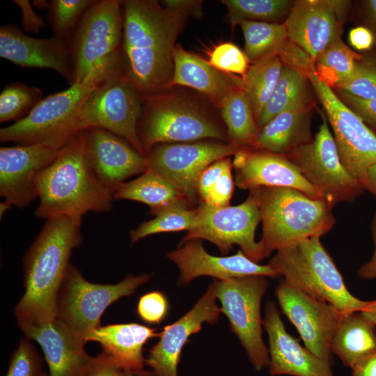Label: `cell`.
Listing matches in <instances>:
<instances>
[{
    "label": "cell",
    "mask_w": 376,
    "mask_h": 376,
    "mask_svg": "<svg viewBox=\"0 0 376 376\" xmlns=\"http://www.w3.org/2000/svg\"><path fill=\"white\" fill-rule=\"evenodd\" d=\"M219 109L229 142L243 148H257L260 130L243 86L233 90Z\"/></svg>",
    "instance_id": "obj_31"
},
{
    "label": "cell",
    "mask_w": 376,
    "mask_h": 376,
    "mask_svg": "<svg viewBox=\"0 0 376 376\" xmlns=\"http://www.w3.org/2000/svg\"><path fill=\"white\" fill-rule=\"evenodd\" d=\"M0 56L24 68H49L55 70L74 84L70 41L53 36L33 38L17 26L0 27Z\"/></svg>",
    "instance_id": "obj_21"
},
{
    "label": "cell",
    "mask_w": 376,
    "mask_h": 376,
    "mask_svg": "<svg viewBox=\"0 0 376 376\" xmlns=\"http://www.w3.org/2000/svg\"><path fill=\"white\" fill-rule=\"evenodd\" d=\"M123 71L141 95L168 91L176 40L188 16L155 0L121 1Z\"/></svg>",
    "instance_id": "obj_1"
},
{
    "label": "cell",
    "mask_w": 376,
    "mask_h": 376,
    "mask_svg": "<svg viewBox=\"0 0 376 376\" xmlns=\"http://www.w3.org/2000/svg\"><path fill=\"white\" fill-rule=\"evenodd\" d=\"M123 23L121 1H95L87 10L70 40L74 84L123 70Z\"/></svg>",
    "instance_id": "obj_6"
},
{
    "label": "cell",
    "mask_w": 376,
    "mask_h": 376,
    "mask_svg": "<svg viewBox=\"0 0 376 376\" xmlns=\"http://www.w3.org/2000/svg\"><path fill=\"white\" fill-rule=\"evenodd\" d=\"M233 169L226 170L217 180L203 203L215 207L229 205L235 184L232 174Z\"/></svg>",
    "instance_id": "obj_47"
},
{
    "label": "cell",
    "mask_w": 376,
    "mask_h": 376,
    "mask_svg": "<svg viewBox=\"0 0 376 376\" xmlns=\"http://www.w3.org/2000/svg\"><path fill=\"white\" fill-rule=\"evenodd\" d=\"M42 99V92L37 87L19 81L7 85L0 94V122L22 120Z\"/></svg>",
    "instance_id": "obj_38"
},
{
    "label": "cell",
    "mask_w": 376,
    "mask_h": 376,
    "mask_svg": "<svg viewBox=\"0 0 376 376\" xmlns=\"http://www.w3.org/2000/svg\"><path fill=\"white\" fill-rule=\"evenodd\" d=\"M349 41L351 45L359 51H370L375 43L373 33L365 26L352 29L349 33Z\"/></svg>",
    "instance_id": "obj_50"
},
{
    "label": "cell",
    "mask_w": 376,
    "mask_h": 376,
    "mask_svg": "<svg viewBox=\"0 0 376 376\" xmlns=\"http://www.w3.org/2000/svg\"><path fill=\"white\" fill-rule=\"evenodd\" d=\"M113 198L143 203L150 207L152 215L176 200L185 199L173 185L148 169L135 179L119 185Z\"/></svg>",
    "instance_id": "obj_32"
},
{
    "label": "cell",
    "mask_w": 376,
    "mask_h": 376,
    "mask_svg": "<svg viewBox=\"0 0 376 376\" xmlns=\"http://www.w3.org/2000/svg\"><path fill=\"white\" fill-rule=\"evenodd\" d=\"M283 63L277 54L249 66L243 79V88L249 97L253 113L258 119L280 77Z\"/></svg>",
    "instance_id": "obj_34"
},
{
    "label": "cell",
    "mask_w": 376,
    "mask_h": 376,
    "mask_svg": "<svg viewBox=\"0 0 376 376\" xmlns=\"http://www.w3.org/2000/svg\"><path fill=\"white\" fill-rule=\"evenodd\" d=\"M362 312L376 324V300L370 301L369 304Z\"/></svg>",
    "instance_id": "obj_56"
},
{
    "label": "cell",
    "mask_w": 376,
    "mask_h": 376,
    "mask_svg": "<svg viewBox=\"0 0 376 376\" xmlns=\"http://www.w3.org/2000/svg\"><path fill=\"white\" fill-rule=\"evenodd\" d=\"M124 372L113 358L102 350L93 357L84 376H122Z\"/></svg>",
    "instance_id": "obj_48"
},
{
    "label": "cell",
    "mask_w": 376,
    "mask_h": 376,
    "mask_svg": "<svg viewBox=\"0 0 376 376\" xmlns=\"http://www.w3.org/2000/svg\"><path fill=\"white\" fill-rule=\"evenodd\" d=\"M143 106V96L122 70L91 90L80 107L79 122L81 130L97 127L125 139L146 158L139 136Z\"/></svg>",
    "instance_id": "obj_10"
},
{
    "label": "cell",
    "mask_w": 376,
    "mask_h": 376,
    "mask_svg": "<svg viewBox=\"0 0 376 376\" xmlns=\"http://www.w3.org/2000/svg\"><path fill=\"white\" fill-rule=\"evenodd\" d=\"M361 14L365 26L368 28L376 38V0H366L361 3Z\"/></svg>",
    "instance_id": "obj_53"
},
{
    "label": "cell",
    "mask_w": 376,
    "mask_h": 376,
    "mask_svg": "<svg viewBox=\"0 0 376 376\" xmlns=\"http://www.w3.org/2000/svg\"><path fill=\"white\" fill-rule=\"evenodd\" d=\"M168 91L143 97L139 136L146 154L159 143L206 139L229 142L226 129L206 109L191 98Z\"/></svg>",
    "instance_id": "obj_7"
},
{
    "label": "cell",
    "mask_w": 376,
    "mask_h": 376,
    "mask_svg": "<svg viewBox=\"0 0 376 376\" xmlns=\"http://www.w3.org/2000/svg\"><path fill=\"white\" fill-rule=\"evenodd\" d=\"M260 221L257 201L250 192L243 203L235 206L215 207L200 202L195 225L180 245L192 240H205L227 254L237 244L245 256L258 263L262 258L255 234Z\"/></svg>",
    "instance_id": "obj_14"
},
{
    "label": "cell",
    "mask_w": 376,
    "mask_h": 376,
    "mask_svg": "<svg viewBox=\"0 0 376 376\" xmlns=\"http://www.w3.org/2000/svg\"><path fill=\"white\" fill-rule=\"evenodd\" d=\"M208 63L221 72L240 75L242 77L249 68V61L244 52L229 42L215 46L210 54Z\"/></svg>",
    "instance_id": "obj_41"
},
{
    "label": "cell",
    "mask_w": 376,
    "mask_h": 376,
    "mask_svg": "<svg viewBox=\"0 0 376 376\" xmlns=\"http://www.w3.org/2000/svg\"><path fill=\"white\" fill-rule=\"evenodd\" d=\"M26 338L38 343L49 368L48 376H84L93 357L85 343L60 320L37 323L17 319Z\"/></svg>",
    "instance_id": "obj_23"
},
{
    "label": "cell",
    "mask_w": 376,
    "mask_h": 376,
    "mask_svg": "<svg viewBox=\"0 0 376 376\" xmlns=\"http://www.w3.org/2000/svg\"><path fill=\"white\" fill-rule=\"evenodd\" d=\"M314 104L283 111L269 121L259 132L257 148L286 155L311 143V116Z\"/></svg>",
    "instance_id": "obj_28"
},
{
    "label": "cell",
    "mask_w": 376,
    "mask_h": 376,
    "mask_svg": "<svg viewBox=\"0 0 376 376\" xmlns=\"http://www.w3.org/2000/svg\"><path fill=\"white\" fill-rule=\"evenodd\" d=\"M226 19L232 25L242 21L283 24L295 4L288 0H224Z\"/></svg>",
    "instance_id": "obj_36"
},
{
    "label": "cell",
    "mask_w": 376,
    "mask_h": 376,
    "mask_svg": "<svg viewBox=\"0 0 376 376\" xmlns=\"http://www.w3.org/2000/svg\"><path fill=\"white\" fill-rule=\"evenodd\" d=\"M335 89L363 99H376V52L361 54L352 75Z\"/></svg>",
    "instance_id": "obj_40"
},
{
    "label": "cell",
    "mask_w": 376,
    "mask_h": 376,
    "mask_svg": "<svg viewBox=\"0 0 376 376\" xmlns=\"http://www.w3.org/2000/svg\"><path fill=\"white\" fill-rule=\"evenodd\" d=\"M36 185L40 201L36 215L40 218L82 217L88 212H104L112 208V193L86 162L82 131L74 135L38 173Z\"/></svg>",
    "instance_id": "obj_3"
},
{
    "label": "cell",
    "mask_w": 376,
    "mask_h": 376,
    "mask_svg": "<svg viewBox=\"0 0 376 376\" xmlns=\"http://www.w3.org/2000/svg\"><path fill=\"white\" fill-rule=\"evenodd\" d=\"M361 183L365 190L369 191L376 196V163L372 164L367 169L366 175Z\"/></svg>",
    "instance_id": "obj_55"
},
{
    "label": "cell",
    "mask_w": 376,
    "mask_h": 376,
    "mask_svg": "<svg viewBox=\"0 0 376 376\" xmlns=\"http://www.w3.org/2000/svg\"><path fill=\"white\" fill-rule=\"evenodd\" d=\"M180 269L179 283L185 285L201 276H210L219 281L249 275L276 278L281 276L268 264L259 265L240 250L230 256L209 254L201 240H189L166 254Z\"/></svg>",
    "instance_id": "obj_24"
},
{
    "label": "cell",
    "mask_w": 376,
    "mask_h": 376,
    "mask_svg": "<svg viewBox=\"0 0 376 376\" xmlns=\"http://www.w3.org/2000/svg\"><path fill=\"white\" fill-rule=\"evenodd\" d=\"M155 329L137 323L100 326L86 337V342L95 341L110 355L125 372L145 376L146 359L143 346L151 338L159 336Z\"/></svg>",
    "instance_id": "obj_27"
},
{
    "label": "cell",
    "mask_w": 376,
    "mask_h": 376,
    "mask_svg": "<svg viewBox=\"0 0 376 376\" xmlns=\"http://www.w3.org/2000/svg\"><path fill=\"white\" fill-rule=\"evenodd\" d=\"M33 4L37 7L38 9H45L48 8L49 3L44 0H35L33 1Z\"/></svg>",
    "instance_id": "obj_57"
},
{
    "label": "cell",
    "mask_w": 376,
    "mask_h": 376,
    "mask_svg": "<svg viewBox=\"0 0 376 376\" xmlns=\"http://www.w3.org/2000/svg\"><path fill=\"white\" fill-rule=\"evenodd\" d=\"M372 235L375 249L372 258L362 265L358 270V275L363 279H376V211L372 223Z\"/></svg>",
    "instance_id": "obj_52"
},
{
    "label": "cell",
    "mask_w": 376,
    "mask_h": 376,
    "mask_svg": "<svg viewBox=\"0 0 376 376\" xmlns=\"http://www.w3.org/2000/svg\"><path fill=\"white\" fill-rule=\"evenodd\" d=\"M215 294L231 330L245 349L257 370L269 366V350L263 340L260 305L267 287V276L249 275L215 280Z\"/></svg>",
    "instance_id": "obj_12"
},
{
    "label": "cell",
    "mask_w": 376,
    "mask_h": 376,
    "mask_svg": "<svg viewBox=\"0 0 376 376\" xmlns=\"http://www.w3.org/2000/svg\"><path fill=\"white\" fill-rule=\"evenodd\" d=\"M95 1L52 0L48 5V20L54 36L70 41L87 10Z\"/></svg>",
    "instance_id": "obj_39"
},
{
    "label": "cell",
    "mask_w": 376,
    "mask_h": 376,
    "mask_svg": "<svg viewBox=\"0 0 376 376\" xmlns=\"http://www.w3.org/2000/svg\"><path fill=\"white\" fill-rule=\"evenodd\" d=\"M263 324L268 335L272 376H334L330 363L300 345L286 331L273 301L266 305Z\"/></svg>",
    "instance_id": "obj_25"
},
{
    "label": "cell",
    "mask_w": 376,
    "mask_h": 376,
    "mask_svg": "<svg viewBox=\"0 0 376 376\" xmlns=\"http://www.w3.org/2000/svg\"><path fill=\"white\" fill-rule=\"evenodd\" d=\"M104 80L91 75L83 82L43 98L26 117L1 128V142L47 143L62 148L82 131L78 118L80 107L91 90Z\"/></svg>",
    "instance_id": "obj_8"
},
{
    "label": "cell",
    "mask_w": 376,
    "mask_h": 376,
    "mask_svg": "<svg viewBox=\"0 0 376 376\" xmlns=\"http://www.w3.org/2000/svg\"><path fill=\"white\" fill-rule=\"evenodd\" d=\"M161 3L165 8L199 17L203 13V1L194 0H165Z\"/></svg>",
    "instance_id": "obj_51"
},
{
    "label": "cell",
    "mask_w": 376,
    "mask_h": 376,
    "mask_svg": "<svg viewBox=\"0 0 376 376\" xmlns=\"http://www.w3.org/2000/svg\"><path fill=\"white\" fill-rule=\"evenodd\" d=\"M122 376H135V375L131 373L124 372Z\"/></svg>",
    "instance_id": "obj_59"
},
{
    "label": "cell",
    "mask_w": 376,
    "mask_h": 376,
    "mask_svg": "<svg viewBox=\"0 0 376 376\" xmlns=\"http://www.w3.org/2000/svg\"><path fill=\"white\" fill-rule=\"evenodd\" d=\"M310 86L307 76L283 65L278 82L257 120L259 130L283 111L314 104Z\"/></svg>",
    "instance_id": "obj_30"
},
{
    "label": "cell",
    "mask_w": 376,
    "mask_h": 376,
    "mask_svg": "<svg viewBox=\"0 0 376 376\" xmlns=\"http://www.w3.org/2000/svg\"><path fill=\"white\" fill-rule=\"evenodd\" d=\"M338 97L362 120L376 130V99H363L335 89Z\"/></svg>",
    "instance_id": "obj_45"
},
{
    "label": "cell",
    "mask_w": 376,
    "mask_h": 376,
    "mask_svg": "<svg viewBox=\"0 0 376 376\" xmlns=\"http://www.w3.org/2000/svg\"><path fill=\"white\" fill-rule=\"evenodd\" d=\"M232 168H233L232 160L228 157L217 160L202 172L196 184L199 203L205 200L210 189L222 174Z\"/></svg>",
    "instance_id": "obj_46"
},
{
    "label": "cell",
    "mask_w": 376,
    "mask_h": 376,
    "mask_svg": "<svg viewBox=\"0 0 376 376\" xmlns=\"http://www.w3.org/2000/svg\"><path fill=\"white\" fill-rule=\"evenodd\" d=\"M268 265L292 287L343 313L362 311L370 303L357 298L348 290L320 237L307 238L279 249Z\"/></svg>",
    "instance_id": "obj_5"
},
{
    "label": "cell",
    "mask_w": 376,
    "mask_h": 376,
    "mask_svg": "<svg viewBox=\"0 0 376 376\" xmlns=\"http://www.w3.org/2000/svg\"><path fill=\"white\" fill-rule=\"evenodd\" d=\"M239 25L244 38V52L253 64L277 54L279 48L288 38L284 23L242 21Z\"/></svg>",
    "instance_id": "obj_35"
},
{
    "label": "cell",
    "mask_w": 376,
    "mask_h": 376,
    "mask_svg": "<svg viewBox=\"0 0 376 376\" xmlns=\"http://www.w3.org/2000/svg\"><path fill=\"white\" fill-rule=\"evenodd\" d=\"M11 207L10 205H9L6 201H3L0 203V215L1 217L5 214V212Z\"/></svg>",
    "instance_id": "obj_58"
},
{
    "label": "cell",
    "mask_w": 376,
    "mask_h": 376,
    "mask_svg": "<svg viewBox=\"0 0 376 376\" xmlns=\"http://www.w3.org/2000/svg\"><path fill=\"white\" fill-rule=\"evenodd\" d=\"M22 10V25L24 31L38 33L47 26L44 19L33 10L28 0H13Z\"/></svg>",
    "instance_id": "obj_49"
},
{
    "label": "cell",
    "mask_w": 376,
    "mask_h": 376,
    "mask_svg": "<svg viewBox=\"0 0 376 376\" xmlns=\"http://www.w3.org/2000/svg\"><path fill=\"white\" fill-rule=\"evenodd\" d=\"M350 1L299 0L285 22L288 38L315 61L335 41L341 38L343 24Z\"/></svg>",
    "instance_id": "obj_17"
},
{
    "label": "cell",
    "mask_w": 376,
    "mask_h": 376,
    "mask_svg": "<svg viewBox=\"0 0 376 376\" xmlns=\"http://www.w3.org/2000/svg\"><path fill=\"white\" fill-rule=\"evenodd\" d=\"M168 311V302L160 292L153 291L141 296L137 305L140 318L149 324H159Z\"/></svg>",
    "instance_id": "obj_44"
},
{
    "label": "cell",
    "mask_w": 376,
    "mask_h": 376,
    "mask_svg": "<svg viewBox=\"0 0 376 376\" xmlns=\"http://www.w3.org/2000/svg\"><path fill=\"white\" fill-rule=\"evenodd\" d=\"M331 351L352 369L376 352V324L362 311L343 313L331 339Z\"/></svg>",
    "instance_id": "obj_29"
},
{
    "label": "cell",
    "mask_w": 376,
    "mask_h": 376,
    "mask_svg": "<svg viewBox=\"0 0 376 376\" xmlns=\"http://www.w3.org/2000/svg\"><path fill=\"white\" fill-rule=\"evenodd\" d=\"M360 55L339 38L315 61V74L329 87L335 88L352 75Z\"/></svg>",
    "instance_id": "obj_37"
},
{
    "label": "cell",
    "mask_w": 376,
    "mask_h": 376,
    "mask_svg": "<svg viewBox=\"0 0 376 376\" xmlns=\"http://www.w3.org/2000/svg\"><path fill=\"white\" fill-rule=\"evenodd\" d=\"M152 274L128 275L115 284H100L85 279L70 265L57 296L56 318L65 324L82 341L100 326V318L112 303L132 295Z\"/></svg>",
    "instance_id": "obj_9"
},
{
    "label": "cell",
    "mask_w": 376,
    "mask_h": 376,
    "mask_svg": "<svg viewBox=\"0 0 376 376\" xmlns=\"http://www.w3.org/2000/svg\"><path fill=\"white\" fill-rule=\"evenodd\" d=\"M308 78L332 128L343 164L361 182L367 169L376 163V134L315 72L309 74Z\"/></svg>",
    "instance_id": "obj_15"
},
{
    "label": "cell",
    "mask_w": 376,
    "mask_h": 376,
    "mask_svg": "<svg viewBox=\"0 0 376 376\" xmlns=\"http://www.w3.org/2000/svg\"><path fill=\"white\" fill-rule=\"evenodd\" d=\"M217 299L214 281L191 310L159 334V341L146 359L155 376H178L181 352L189 337L199 331L202 324L218 320L221 311Z\"/></svg>",
    "instance_id": "obj_20"
},
{
    "label": "cell",
    "mask_w": 376,
    "mask_h": 376,
    "mask_svg": "<svg viewBox=\"0 0 376 376\" xmlns=\"http://www.w3.org/2000/svg\"><path fill=\"white\" fill-rule=\"evenodd\" d=\"M61 148L47 143L1 147L0 195L4 201L23 208L38 198L36 177Z\"/></svg>",
    "instance_id": "obj_19"
},
{
    "label": "cell",
    "mask_w": 376,
    "mask_h": 376,
    "mask_svg": "<svg viewBox=\"0 0 376 376\" xmlns=\"http://www.w3.org/2000/svg\"><path fill=\"white\" fill-rule=\"evenodd\" d=\"M277 55L284 65L295 69L306 76L315 72V63L300 47L287 38L280 46Z\"/></svg>",
    "instance_id": "obj_43"
},
{
    "label": "cell",
    "mask_w": 376,
    "mask_h": 376,
    "mask_svg": "<svg viewBox=\"0 0 376 376\" xmlns=\"http://www.w3.org/2000/svg\"><path fill=\"white\" fill-rule=\"evenodd\" d=\"M322 117L313 140L285 155L333 208L341 202H353L365 189L343 164L327 119Z\"/></svg>",
    "instance_id": "obj_11"
},
{
    "label": "cell",
    "mask_w": 376,
    "mask_h": 376,
    "mask_svg": "<svg viewBox=\"0 0 376 376\" xmlns=\"http://www.w3.org/2000/svg\"><path fill=\"white\" fill-rule=\"evenodd\" d=\"M260 213L263 235L258 242L261 258L274 251L313 237H322L335 224L332 208L296 189L259 187L249 190Z\"/></svg>",
    "instance_id": "obj_4"
},
{
    "label": "cell",
    "mask_w": 376,
    "mask_h": 376,
    "mask_svg": "<svg viewBox=\"0 0 376 376\" xmlns=\"http://www.w3.org/2000/svg\"><path fill=\"white\" fill-rule=\"evenodd\" d=\"M82 217L47 219L23 260L24 292L14 308L17 319L42 323L56 318L58 291L72 251L83 242Z\"/></svg>",
    "instance_id": "obj_2"
},
{
    "label": "cell",
    "mask_w": 376,
    "mask_h": 376,
    "mask_svg": "<svg viewBox=\"0 0 376 376\" xmlns=\"http://www.w3.org/2000/svg\"><path fill=\"white\" fill-rule=\"evenodd\" d=\"M185 198L176 200L158 210L155 218L141 222L130 231V244L157 233L189 231L195 225L197 208L193 209Z\"/></svg>",
    "instance_id": "obj_33"
},
{
    "label": "cell",
    "mask_w": 376,
    "mask_h": 376,
    "mask_svg": "<svg viewBox=\"0 0 376 376\" xmlns=\"http://www.w3.org/2000/svg\"><path fill=\"white\" fill-rule=\"evenodd\" d=\"M174 71L171 86L191 88L206 95L218 109L235 88L243 86V79L217 70L207 61L177 44L173 51Z\"/></svg>",
    "instance_id": "obj_26"
},
{
    "label": "cell",
    "mask_w": 376,
    "mask_h": 376,
    "mask_svg": "<svg viewBox=\"0 0 376 376\" xmlns=\"http://www.w3.org/2000/svg\"><path fill=\"white\" fill-rule=\"evenodd\" d=\"M44 372L40 357L29 339L20 340L5 376H40Z\"/></svg>",
    "instance_id": "obj_42"
},
{
    "label": "cell",
    "mask_w": 376,
    "mask_h": 376,
    "mask_svg": "<svg viewBox=\"0 0 376 376\" xmlns=\"http://www.w3.org/2000/svg\"><path fill=\"white\" fill-rule=\"evenodd\" d=\"M40 376H48V375L44 372Z\"/></svg>",
    "instance_id": "obj_60"
},
{
    "label": "cell",
    "mask_w": 376,
    "mask_h": 376,
    "mask_svg": "<svg viewBox=\"0 0 376 376\" xmlns=\"http://www.w3.org/2000/svg\"><path fill=\"white\" fill-rule=\"evenodd\" d=\"M352 370V376H376V352L359 362Z\"/></svg>",
    "instance_id": "obj_54"
},
{
    "label": "cell",
    "mask_w": 376,
    "mask_h": 376,
    "mask_svg": "<svg viewBox=\"0 0 376 376\" xmlns=\"http://www.w3.org/2000/svg\"><path fill=\"white\" fill-rule=\"evenodd\" d=\"M235 184L240 189L283 187L296 189L313 198L322 199L318 191L288 159L267 150L248 148L237 152L232 160Z\"/></svg>",
    "instance_id": "obj_22"
},
{
    "label": "cell",
    "mask_w": 376,
    "mask_h": 376,
    "mask_svg": "<svg viewBox=\"0 0 376 376\" xmlns=\"http://www.w3.org/2000/svg\"><path fill=\"white\" fill-rule=\"evenodd\" d=\"M88 166L112 194L125 180L147 170L146 158L127 140L107 130H82Z\"/></svg>",
    "instance_id": "obj_18"
},
{
    "label": "cell",
    "mask_w": 376,
    "mask_h": 376,
    "mask_svg": "<svg viewBox=\"0 0 376 376\" xmlns=\"http://www.w3.org/2000/svg\"><path fill=\"white\" fill-rule=\"evenodd\" d=\"M243 148L214 139L186 143H159L146 154L147 168L173 185L191 207L199 202L196 184L211 164L235 155Z\"/></svg>",
    "instance_id": "obj_13"
},
{
    "label": "cell",
    "mask_w": 376,
    "mask_h": 376,
    "mask_svg": "<svg viewBox=\"0 0 376 376\" xmlns=\"http://www.w3.org/2000/svg\"><path fill=\"white\" fill-rule=\"evenodd\" d=\"M283 313L297 328L304 346L331 363V342L343 313L281 281L276 289Z\"/></svg>",
    "instance_id": "obj_16"
}]
</instances>
